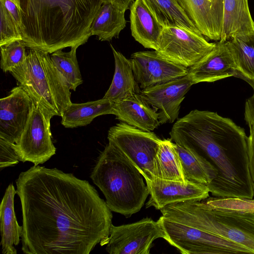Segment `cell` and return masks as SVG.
<instances>
[{
  "label": "cell",
  "instance_id": "6da1fadb",
  "mask_svg": "<svg viewBox=\"0 0 254 254\" xmlns=\"http://www.w3.org/2000/svg\"><path fill=\"white\" fill-rule=\"evenodd\" d=\"M26 254H88L106 245L112 211L90 183L57 168L35 166L15 181Z\"/></svg>",
  "mask_w": 254,
  "mask_h": 254
},
{
  "label": "cell",
  "instance_id": "7a4b0ae2",
  "mask_svg": "<svg viewBox=\"0 0 254 254\" xmlns=\"http://www.w3.org/2000/svg\"><path fill=\"white\" fill-rule=\"evenodd\" d=\"M171 139L209 161L217 171L207 187L216 197L252 199L248 139L243 128L217 113L194 110L177 120Z\"/></svg>",
  "mask_w": 254,
  "mask_h": 254
},
{
  "label": "cell",
  "instance_id": "3957f363",
  "mask_svg": "<svg viewBox=\"0 0 254 254\" xmlns=\"http://www.w3.org/2000/svg\"><path fill=\"white\" fill-rule=\"evenodd\" d=\"M18 6L26 47L49 54L79 47L91 36L90 26L103 0H4Z\"/></svg>",
  "mask_w": 254,
  "mask_h": 254
},
{
  "label": "cell",
  "instance_id": "277c9868",
  "mask_svg": "<svg viewBox=\"0 0 254 254\" xmlns=\"http://www.w3.org/2000/svg\"><path fill=\"white\" fill-rule=\"evenodd\" d=\"M90 178L110 210L127 217L139 211L149 194L138 169L110 142L99 156Z\"/></svg>",
  "mask_w": 254,
  "mask_h": 254
},
{
  "label": "cell",
  "instance_id": "5b68a950",
  "mask_svg": "<svg viewBox=\"0 0 254 254\" xmlns=\"http://www.w3.org/2000/svg\"><path fill=\"white\" fill-rule=\"evenodd\" d=\"M162 216L240 245L254 254V213L216 209L203 200H187L161 208Z\"/></svg>",
  "mask_w": 254,
  "mask_h": 254
},
{
  "label": "cell",
  "instance_id": "8992f818",
  "mask_svg": "<svg viewBox=\"0 0 254 254\" xmlns=\"http://www.w3.org/2000/svg\"><path fill=\"white\" fill-rule=\"evenodd\" d=\"M9 72L30 97L54 116L72 102L71 92L49 53L29 48L24 61Z\"/></svg>",
  "mask_w": 254,
  "mask_h": 254
},
{
  "label": "cell",
  "instance_id": "52a82bcc",
  "mask_svg": "<svg viewBox=\"0 0 254 254\" xmlns=\"http://www.w3.org/2000/svg\"><path fill=\"white\" fill-rule=\"evenodd\" d=\"M165 240L183 254H252L232 241L160 216Z\"/></svg>",
  "mask_w": 254,
  "mask_h": 254
},
{
  "label": "cell",
  "instance_id": "ba28073f",
  "mask_svg": "<svg viewBox=\"0 0 254 254\" xmlns=\"http://www.w3.org/2000/svg\"><path fill=\"white\" fill-rule=\"evenodd\" d=\"M108 139L135 166L145 181L153 179L154 159L161 140L155 133L121 122L109 129Z\"/></svg>",
  "mask_w": 254,
  "mask_h": 254
},
{
  "label": "cell",
  "instance_id": "9c48e42d",
  "mask_svg": "<svg viewBox=\"0 0 254 254\" xmlns=\"http://www.w3.org/2000/svg\"><path fill=\"white\" fill-rule=\"evenodd\" d=\"M31 98L33 106L30 118L14 146L20 161H29L37 166L46 162L56 153L50 128L51 119L54 116Z\"/></svg>",
  "mask_w": 254,
  "mask_h": 254
},
{
  "label": "cell",
  "instance_id": "30bf717a",
  "mask_svg": "<svg viewBox=\"0 0 254 254\" xmlns=\"http://www.w3.org/2000/svg\"><path fill=\"white\" fill-rule=\"evenodd\" d=\"M200 33L179 27H164L156 51L163 58L186 67H191L213 49Z\"/></svg>",
  "mask_w": 254,
  "mask_h": 254
},
{
  "label": "cell",
  "instance_id": "8fae6325",
  "mask_svg": "<svg viewBox=\"0 0 254 254\" xmlns=\"http://www.w3.org/2000/svg\"><path fill=\"white\" fill-rule=\"evenodd\" d=\"M165 238L159 220L144 218L130 224H112L105 250L110 254H149L154 241Z\"/></svg>",
  "mask_w": 254,
  "mask_h": 254
},
{
  "label": "cell",
  "instance_id": "7c38bea8",
  "mask_svg": "<svg viewBox=\"0 0 254 254\" xmlns=\"http://www.w3.org/2000/svg\"><path fill=\"white\" fill-rule=\"evenodd\" d=\"M135 79L141 89L187 75V67L172 62L153 51L133 53L130 59Z\"/></svg>",
  "mask_w": 254,
  "mask_h": 254
},
{
  "label": "cell",
  "instance_id": "4fadbf2b",
  "mask_svg": "<svg viewBox=\"0 0 254 254\" xmlns=\"http://www.w3.org/2000/svg\"><path fill=\"white\" fill-rule=\"evenodd\" d=\"M33 100L20 85L0 100V138L16 143L30 118Z\"/></svg>",
  "mask_w": 254,
  "mask_h": 254
},
{
  "label": "cell",
  "instance_id": "5bb4252c",
  "mask_svg": "<svg viewBox=\"0 0 254 254\" xmlns=\"http://www.w3.org/2000/svg\"><path fill=\"white\" fill-rule=\"evenodd\" d=\"M192 85L187 75L142 89L140 94L158 111L161 125L172 123L178 119L181 104Z\"/></svg>",
  "mask_w": 254,
  "mask_h": 254
},
{
  "label": "cell",
  "instance_id": "9a60e30c",
  "mask_svg": "<svg viewBox=\"0 0 254 254\" xmlns=\"http://www.w3.org/2000/svg\"><path fill=\"white\" fill-rule=\"evenodd\" d=\"M149 194L146 208L160 210L174 203L187 200L201 201L209 196L207 185L192 182H182L154 177L145 181Z\"/></svg>",
  "mask_w": 254,
  "mask_h": 254
},
{
  "label": "cell",
  "instance_id": "2e32d148",
  "mask_svg": "<svg viewBox=\"0 0 254 254\" xmlns=\"http://www.w3.org/2000/svg\"><path fill=\"white\" fill-rule=\"evenodd\" d=\"M188 75L192 84L213 82L235 76L247 81L238 70L227 42L218 41L212 50L190 67Z\"/></svg>",
  "mask_w": 254,
  "mask_h": 254
},
{
  "label": "cell",
  "instance_id": "e0dca14e",
  "mask_svg": "<svg viewBox=\"0 0 254 254\" xmlns=\"http://www.w3.org/2000/svg\"><path fill=\"white\" fill-rule=\"evenodd\" d=\"M195 26L205 37L219 41L221 38L223 2L210 0H179Z\"/></svg>",
  "mask_w": 254,
  "mask_h": 254
},
{
  "label": "cell",
  "instance_id": "ac0fdd59",
  "mask_svg": "<svg viewBox=\"0 0 254 254\" xmlns=\"http://www.w3.org/2000/svg\"><path fill=\"white\" fill-rule=\"evenodd\" d=\"M113 114L121 122L146 131H153L161 124L157 111L139 94L114 103Z\"/></svg>",
  "mask_w": 254,
  "mask_h": 254
},
{
  "label": "cell",
  "instance_id": "d6986e66",
  "mask_svg": "<svg viewBox=\"0 0 254 254\" xmlns=\"http://www.w3.org/2000/svg\"><path fill=\"white\" fill-rule=\"evenodd\" d=\"M131 35L144 47L155 51L164 27L160 23L142 0H134L130 7Z\"/></svg>",
  "mask_w": 254,
  "mask_h": 254
},
{
  "label": "cell",
  "instance_id": "ffe728a7",
  "mask_svg": "<svg viewBox=\"0 0 254 254\" xmlns=\"http://www.w3.org/2000/svg\"><path fill=\"white\" fill-rule=\"evenodd\" d=\"M254 33V21L248 0H224L220 42Z\"/></svg>",
  "mask_w": 254,
  "mask_h": 254
},
{
  "label": "cell",
  "instance_id": "44dd1931",
  "mask_svg": "<svg viewBox=\"0 0 254 254\" xmlns=\"http://www.w3.org/2000/svg\"><path fill=\"white\" fill-rule=\"evenodd\" d=\"M115 60V72L112 83L103 97L116 103L126 99L141 90L136 82L130 60L110 45Z\"/></svg>",
  "mask_w": 254,
  "mask_h": 254
},
{
  "label": "cell",
  "instance_id": "7402d4cb",
  "mask_svg": "<svg viewBox=\"0 0 254 254\" xmlns=\"http://www.w3.org/2000/svg\"><path fill=\"white\" fill-rule=\"evenodd\" d=\"M16 190L12 184L7 187L0 205V227L2 254H16L13 245L20 242L22 226L18 225L14 209V197Z\"/></svg>",
  "mask_w": 254,
  "mask_h": 254
},
{
  "label": "cell",
  "instance_id": "603a6c76",
  "mask_svg": "<svg viewBox=\"0 0 254 254\" xmlns=\"http://www.w3.org/2000/svg\"><path fill=\"white\" fill-rule=\"evenodd\" d=\"M142 1L158 21L164 27L182 28L200 33L179 0Z\"/></svg>",
  "mask_w": 254,
  "mask_h": 254
},
{
  "label": "cell",
  "instance_id": "cb8c5ba5",
  "mask_svg": "<svg viewBox=\"0 0 254 254\" xmlns=\"http://www.w3.org/2000/svg\"><path fill=\"white\" fill-rule=\"evenodd\" d=\"M114 104L103 98L83 103H71L63 111L61 124L66 128L86 126L99 116L113 114Z\"/></svg>",
  "mask_w": 254,
  "mask_h": 254
},
{
  "label": "cell",
  "instance_id": "d4e9b609",
  "mask_svg": "<svg viewBox=\"0 0 254 254\" xmlns=\"http://www.w3.org/2000/svg\"><path fill=\"white\" fill-rule=\"evenodd\" d=\"M126 11L111 2H103L91 23V36H97L102 41L118 37L126 25Z\"/></svg>",
  "mask_w": 254,
  "mask_h": 254
},
{
  "label": "cell",
  "instance_id": "484cf974",
  "mask_svg": "<svg viewBox=\"0 0 254 254\" xmlns=\"http://www.w3.org/2000/svg\"><path fill=\"white\" fill-rule=\"evenodd\" d=\"M153 168L154 177L188 182L185 179L179 157L171 138L161 139L154 159Z\"/></svg>",
  "mask_w": 254,
  "mask_h": 254
},
{
  "label": "cell",
  "instance_id": "4316f807",
  "mask_svg": "<svg viewBox=\"0 0 254 254\" xmlns=\"http://www.w3.org/2000/svg\"><path fill=\"white\" fill-rule=\"evenodd\" d=\"M174 146L186 181L207 185L216 177L217 171L209 161L194 155L176 143Z\"/></svg>",
  "mask_w": 254,
  "mask_h": 254
},
{
  "label": "cell",
  "instance_id": "83f0119b",
  "mask_svg": "<svg viewBox=\"0 0 254 254\" xmlns=\"http://www.w3.org/2000/svg\"><path fill=\"white\" fill-rule=\"evenodd\" d=\"M226 42L238 70L254 89V33Z\"/></svg>",
  "mask_w": 254,
  "mask_h": 254
},
{
  "label": "cell",
  "instance_id": "f1b7e54d",
  "mask_svg": "<svg viewBox=\"0 0 254 254\" xmlns=\"http://www.w3.org/2000/svg\"><path fill=\"white\" fill-rule=\"evenodd\" d=\"M77 48L71 47L68 52L60 49L53 53L51 56L54 66L61 74L70 90L73 91L83 83L76 58Z\"/></svg>",
  "mask_w": 254,
  "mask_h": 254
},
{
  "label": "cell",
  "instance_id": "f546056e",
  "mask_svg": "<svg viewBox=\"0 0 254 254\" xmlns=\"http://www.w3.org/2000/svg\"><path fill=\"white\" fill-rule=\"evenodd\" d=\"M0 68L4 72L11 71L24 61L26 47L22 40L0 46Z\"/></svg>",
  "mask_w": 254,
  "mask_h": 254
},
{
  "label": "cell",
  "instance_id": "4dcf8cb0",
  "mask_svg": "<svg viewBox=\"0 0 254 254\" xmlns=\"http://www.w3.org/2000/svg\"><path fill=\"white\" fill-rule=\"evenodd\" d=\"M0 46L18 40H22L21 33L16 22L9 12L0 3Z\"/></svg>",
  "mask_w": 254,
  "mask_h": 254
},
{
  "label": "cell",
  "instance_id": "1f68e13d",
  "mask_svg": "<svg viewBox=\"0 0 254 254\" xmlns=\"http://www.w3.org/2000/svg\"><path fill=\"white\" fill-rule=\"evenodd\" d=\"M15 143L9 142L0 138V168L17 164L19 158L16 151Z\"/></svg>",
  "mask_w": 254,
  "mask_h": 254
},
{
  "label": "cell",
  "instance_id": "d6a6232c",
  "mask_svg": "<svg viewBox=\"0 0 254 254\" xmlns=\"http://www.w3.org/2000/svg\"><path fill=\"white\" fill-rule=\"evenodd\" d=\"M244 115L245 120L251 131L254 129V91L252 96L246 100Z\"/></svg>",
  "mask_w": 254,
  "mask_h": 254
},
{
  "label": "cell",
  "instance_id": "836d02e7",
  "mask_svg": "<svg viewBox=\"0 0 254 254\" xmlns=\"http://www.w3.org/2000/svg\"><path fill=\"white\" fill-rule=\"evenodd\" d=\"M248 148L251 176L254 183V129L250 131L248 139Z\"/></svg>",
  "mask_w": 254,
  "mask_h": 254
},
{
  "label": "cell",
  "instance_id": "e575fe53",
  "mask_svg": "<svg viewBox=\"0 0 254 254\" xmlns=\"http://www.w3.org/2000/svg\"><path fill=\"white\" fill-rule=\"evenodd\" d=\"M104 2H111L119 8L127 10L130 4H132L134 0H103Z\"/></svg>",
  "mask_w": 254,
  "mask_h": 254
},
{
  "label": "cell",
  "instance_id": "d590c367",
  "mask_svg": "<svg viewBox=\"0 0 254 254\" xmlns=\"http://www.w3.org/2000/svg\"><path fill=\"white\" fill-rule=\"evenodd\" d=\"M210 0L216 1H218V2H223L224 1V0Z\"/></svg>",
  "mask_w": 254,
  "mask_h": 254
},
{
  "label": "cell",
  "instance_id": "8d00e7d4",
  "mask_svg": "<svg viewBox=\"0 0 254 254\" xmlns=\"http://www.w3.org/2000/svg\"><path fill=\"white\" fill-rule=\"evenodd\" d=\"M254 207H253V213H254V199H253Z\"/></svg>",
  "mask_w": 254,
  "mask_h": 254
},
{
  "label": "cell",
  "instance_id": "74e56055",
  "mask_svg": "<svg viewBox=\"0 0 254 254\" xmlns=\"http://www.w3.org/2000/svg\"></svg>",
  "mask_w": 254,
  "mask_h": 254
}]
</instances>
